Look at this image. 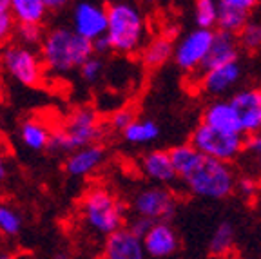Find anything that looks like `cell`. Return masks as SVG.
<instances>
[{"label":"cell","instance_id":"ffe728a7","mask_svg":"<svg viewBox=\"0 0 261 259\" xmlns=\"http://www.w3.org/2000/svg\"><path fill=\"white\" fill-rule=\"evenodd\" d=\"M174 44L171 35H160L149 40L140 51V60L147 69H158L174 57Z\"/></svg>","mask_w":261,"mask_h":259},{"label":"cell","instance_id":"4dcf8cb0","mask_svg":"<svg viewBox=\"0 0 261 259\" xmlns=\"http://www.w3.org/2000/svg\"><path fill=\"white\" fill-rule=\"evenodd\" d=\"M78 73H80L82 80L89 82V84H94V82L103 74V60L94 55V57H91L86 64L82 65Z\"/></svg>","mask_w":261,"mask_h":259},{"label":"cell","instance_id":"7402d4cb","mask_svg":"<svg viewBox=\"0 0 261 259\" xmlns=\"http://www.w3.org/2000/svg\"><path fill=\"white\" fill-rule=\"evenodd\" d=\"M11 13L18 25H42L49 9L45 0H11Z\"/></svg>","mask_w":261,"mask_h":259},{"label":"cell","instance_id":"ba28073f","mask_svg":"<svg viewBox=\"0 0 261 259\" xmlns=\"http://www.w3.org/2000/svg\"><path fill=\"white\" fill-rule=\"evenodd\" d=\"M214 33L208 29L194 28L191 31L184 33L174 44V60L176 67L187 74L201 73L205 65V60L211 51L212 40H214Z\"/></svg>","mask_w":261,"mask_h":259},{"label":"cell","instance_id":"3957f363","mask_svg":"<svg viewBox=\"0 0 261 259\" xmlns=\"http://www.w3.org/2000/svg\"><path fill=\"white\" fill-rule=\"evenodd\" d=\"M107 35L114 53L135 55L145 47L147 22L142 9L130 2L107 4Z\"/></svg>","mask_w":261,"mask_h":259},{"label":"cell","instance_id":"9c48e42d","mask_svg":"<svg viewBox=\"0 0 261 259\" xmlns=\"http://www.w3.org/2000/svg\"><path fill=\"white\" fill-rule=\"evenodd\" d=\"M133 214L152 223H169L178 211V198L167 187H143L133 196Z\"/></svg>","mask_w":261,"mask_h":259},{"label":"cell","instance_id":"f546056e","mask_svg":"<svg viewBox=\"0 0 261 259\" xmlns=\"http://www.w3.org/2000/svg\"><path fill=\"white\" fill-rule=\"evenodd\" d=\"M44 37H45V33H44V29H42V25H18L16 24V31H15L16 44L35 49V47H40Z\"/></svg>","mask_w":261,"mask_h":259},{"label":"cell","instance_id":"836d02e7","mask_svg":"<svg viewBox=\"0 0 261 259\" xmlns=\"http://www.w3.org/2000/svg\"><path fill=\"white\" fill-rule=\"evenodd\" d=\"M154 225L152 221H149V219H145V218H140V216H130L129 219H127V225H125V228H129L130 232L135 236H138V238H142L143 239V236L147 234V232L151 230V227Z\"/></svg>","mask_w":261,"mask_h":259},{"label":"cell","instance_id":"d590c367","mask_svg":"<svg viewBox=\"0 0 261 259\" xmlns=\"http://www.w3.org/2000/svg\"><path fill=\"white\" fill-rule=\"evenodd\" d=\"M8 174H9V165H8V160L2 152H0V187L4 185L6 179H8Z\"/></svg>","mask_w":261,"mask_h":259},{"label":"cell","instance_id":"ab89813d","mask_svg":"<svg viewBox=\"0 0 261 259\" xmlns=\"http://www.w3.org/2000/svg\"><path fill=\"white\" fill-rule=\"evenodd\" d=\"M2 87L4 85H2V67H0V98H2Z\"/></svg>","mask_w":261,"mask_h":259},{"label":"cell","instance_id":"d4e9b609","mask_svg":"<svg viewBox=\"0 0 261 259\" xmlns=\"http://www.w3.org/2000/svg\"><path fill=\"white\" fill-rule=\"evenodd\" d=\"M192 16H194L196 28L214 31V28L218 29V2H214V0H198V2H194Z\"/></svg>","mask_w":261,"mask_h":259},{"label":"cell","instance_id":"277c9868","mask_svg":"<svg viewBox=\"0 0 261 259\" xmlns=\"http://www.w3.org/2000/svg\"><path fill=\"white\" fill-rule=\"evenodd\" d=\"M82 218L91 230L107 238L127 225V206L114 192L93 187L82 199Z\"/></svg>","mask_w":261,"mask_h":259},{"label":"cell","instance_id":"44dd1931","mask_svg":"<svg viewBox=\"0 0 261 259\" xmlns=\"http://www.w3.org/2000/svg\"><path fill=\"white\" fill-rule=\"evenodd\" d=\"M18 134H20V142L28 149L40 152V150L49 149L53 131L49 129L45 125V122H42L40 118H25L24 122L20 123Z\"/></svg>","mask_w":261,"mask_h":259},{"label":"cell","instance_id":"74e56055","mask_svg":"<svg viewBox=\"0 0 261 259\" xmlns=\"http://www.w3.org/2000/svg\"><path fill=\"white\" fill-rule=\"evenodd\" d=\"M0 259H18V257L15 254H11V252L0 250Z\"/></svg>","mask_w":261,"mask_h":259},{"label":"cell","instance_id":"cb8c5ba5","mask_svg":"<svg viewBox=\"0 0 261 259\" xmlns=\"http://www.w3.org/2000/svg\"><path fill=\"white\" fill-rule=\"evenodd\" d=\"M236 243V228L230 221H221L208 239V254L212 257H227L234 250Z\"/></svg>","mask_w":261,"mask_h":259},{"label":"cell","instance_id":"ac0fdd59","mask_svg":"<svg viewBox=\"0 0 261 259\" xmlns=\"http://www.w3.org/2000/svg\"><path fill=\"white\" fill-rule=\"evenodd\" d=\"M240 51L241 49H240V44H238L236 35L216 31L214 33V40H212L211 51H208V57H207V60H205L201 73L208 71V69H216V67H221V65L238 62Z\"/></svg>","mask_w":261,"mask_h":259},{"label":"cell","instance_id":"4316f807","mask_svg":"<svg viewBox=\"0 0 261 259\" xmlns=\"http://www.w3.org/2000/svg\"><path fill=\"white\" fill-rule=\"evenodd\" d=\"M238 44L241 51L250 55L261 53V20H250L243 31L238 35Z\"/></svg>","mask_w":261,"mask_h":259},{"label":"cell","instance_id":"2e32d148","mask_svg":"<svg viewBox=\"0 0 261 259\" xmlns=\"http://www.w3.org/2000/svg\"><path fill=\"white\" fill-rule=\"evenodd\" d=\"M140 170L147 179L158 183L160 187H167L171 183L178 182L169 150L154 149L145 152L140 160Z\"/></svg>","mask_w":261,"mask_h":259},{"label":"cell","instance_id":"1f68e13d","mask_svg":"<svg viewBox=\"0 0 261 259\" xmlns=\"http://www.w3.org/2000/svg\"><path fill=\"white\" fill-rule=\"evenodd\" d=\"M259 191V182H257L254 176L245 174V176H238V183H236V192L241 196L243 199H250L257 194Z\"/></svg>","mask_w":261,"mask_h":259},{"label":"cell","instance_id":"8d00e7d4","mask_svg":"<svg viewBox=\"0 0 261 259\" xmlns=\"http://www.w3.org/2000/svg\"><path fill=\"white\" fill-rule=\"evenodd\" d=\"M45 6H47L49 11H58V9L65 8L67 2L65 0H45Z\"/></svg>","mask_w":261,"mask_h":259},{"label":"cell","instance_id":"7c38bea8","mask_svg":"<svg viewBox=\"0 0 261 259\" xmlns=\"http://www.w3.org/2000/svg\"><path fill=\"white\" fill-rule=\"evenodd\" d=\"M241 76H243V69H241L240 62H232V64L200 73L198 85H200V91H203L205 94L221 100V96L236 89L238 84L241 82Z\"/></svg>","mask_w":261,"mask_h":259},{"label":"cell","instance_id":"6da1fadb","mask_svg":"<svg viewBox=\"0 0 261 259\" xmlns=\"http://www.w3.org/2000/svg\"><path fill=\"white\" fill-rule=\"evenodd\" d=\"M178 182L194 198L221 201L236 192L238 174L232 165L205 158L191 143L169 149Z\"/></svg>","mask_w":261,"mask_h":259},{"label":"cell","instance_id":"83f0119b","mask_svg":"<svg viewBox=\"0 0 261 259\" xmlns=\"http://www.w3.org/2000/svg\"><path fill=\"white\" fill-rule=\"evenodd\" d=\"M241 158H245L249 163V174L261 182V133L247 138L245 152Z\"/></svg>","mask_w":261,"mask_h":259},{"label":"cell","instance_id":"5b68a950","mask_svg":"<svg viewBox=\"0 0 261 259\" xmlns=\"http://www.w3.org/2000/svg\"><path fill=\"white\" fill-rule=\"evenodd\" d=\"M102 136L100 116L91 107H78L69 114L62 127L53 131L49 149L57 152H76L84 147L96 145Z\"/></svg>","mask_w":261,"mask_h":259},{"label":"cell","instance_id":"603a6c76","mask_svg":"<svg viewBox=\"0 0 261 259\" xmlns=\"http://www.w3.org/2000/svg\"><path fill=\"white\" fill-rule=\"evenodd\" d=\"M162 134L160 125L154 120H149V118H136L135 122L130 123L125 131L122 133V138L125 140L129 145H149V143L156 142Z\"/></svg>","mask_w":261,"mask_h":259},{"label":"cell","instance_id":"52a82bcc","mask_svg":"<svg viewBox=\"0 0 261 259\" xmlns=\"http://www.w3.org/2000/svg\"><path fill=\"white\" fill-rule=\"evenodd\" d=\"M0 67L18 84L25 87H38L44 84L45 65L37 49L9 42L0 51Z\"/></svg>","mask_w":261,"mask_h":259},{"label":"cell","instance_id":"5bb4252c","mask_svg":"<svg viewBox=\"0 0 261 259\" xmlns=\"http://www.w3.org/2000/svg\"><path fill=\"white\" fill-rule=\"evenodd\" d=\"M142 241L147 255L152 259H169L179 248V236L171 223H154Z\"/></svg>","mask_w":261,"mask_h":259},{"label":"cell","instance_id":"e575fe53","mask_svg":"<svg viewBox=\"0 0 261 259\" xmlns=\"http://www.w3.org/2000/svg\"><path fill=\"white\" fill-rule=\"evenodd\" d=\"M93 47H94V53H109V51H113L111 49V44H109V38L107 37H102L98 38L96 42H93Z\"/></svg>","mask_w":261,"mask_h":259},{"label":"cell","instance_id":"d6a6232c","mask_svg":"<svg viewBox=\"0 0 261 259\" xmlns=\"http://www.w3.org/2000/svg\"><path fill=\"white\" fill-rule=\"evenodd\" d=\"M135 120H136L135 111L130 109V107H123V109L114 111L113 118H111V125L116 131H120V133H123Z\"/></svg>","mask_w":261,"mask_h":259},{"label":"cell","instance_id":"d6986e66","mask_svg":"<svg viewBox=\"0 0 261 259\" xmlns=\"http://www.w3.org/2000/svg\"><path fill=\"white\" fill-rule=\"evenodd\" d=\"M103 160H106V149L102 145H89L69 154L64 163V169L73 178H86L102 165Z\"/></svg>","mask_w":261,"mask_h":259},{"label":"cell","instance_id":"f35d334b","mask_svg":"<svg viewBox=\"0 0 261 259\" xmlns=\"http://www.w3.org/2000/svg\"><path fill=\"white\" fill-rule=\"evenodd\" d=\"M53 259H71V254L69 252H57L53 255Z\"/></svg>","mask_w":261,"mask_h":259},{"label":"cell","instance_id":"8992f818","mask_svg":"<svg viewBox=\"0 0 261 259\" xmlns=\"http://www.w3.org/2000/svg\"><path fill=\"white\" fill-rule=\"evenodd\" d=\"M191 143L198 152L205 158L216 160L232 165V162L240 160L245 152L247 138L243 134H230L212 129V127L200 123L191 134Z\"/></svg>","mask_w":261,"mask_h":259},{"label":"cell","instance_id":"8fae6325","mask_svg":"<svg viewBox=\"0 0 261 259\" xmlns=\"http://www.w3.org/2000/svg\"><path fill=\"white\" fill-rule=\"evenodd\" d=\"M230 103L240 120L245 138L261 133V87H245L230 94Z\"/></svg>","mask_w":261,"mask_h":259},{"label":"cell","instance_id":"e0dca14e","mask_svg":"<svg viewBox=\"0 0 261 259\" xmlns=\"http://www.w3.org/2000/svg\"><path fill=\"white\" fill-rule=\"evenodd\" d=\"M201 123L212 127V129L221 131V133L241 134L240 120L234 111L230 100H212L207 103L201 114Z\"/></svg>","mask_w":261,"mask_h":259},{"label":"cell","instance_id":"7a4b0ae2","mask_svg":"<svg viewBox=\"0 0 261 259\" xmlns=\"http://www.w3.org/2000/svg\"><path fill=\"white\" fill-rule=\"evenodd\" d=\"M45 71L51 74H69L94 57L93 42L78 37L71 28H53L45 33L40 45Z\"/></svg>","mask_w":261,"mask_h":259},{"label":"cell","instance_id":"4fadbf2b","mask_svg":"<svg viewBox=\"0 0 261 259\" xmlns=\"http://www.w3.org/2000/svg\"><path fill=\"white\" fill-rule=\"evenodd\" d=\"M259 6L257 0H218V29L216 31L240 35L245 25L252 20Z\"/></svg>","mask_w":261,"mask_h":259},{"label":"cell","instance_id":"60d3db41","mask_svg":"<svg viewBox=\"0 0 261 259\" xmlns=\"http://www.w3.org/2000/svg\"><path fill=\"white\" fill-rule=\"evenodd\" d=\"M18 259H35V257H31V255H20Z\"/></svg>","mask_w":261,"mask_h":259},{"label":"cell","instance_id":"f1b7e54d","mask_svg":"<svg viewBox=\"0 0 261 259\" xmlns=\"http://www.w3.org/2000/svg\"><path fill=\"white\" fill-rule=\"evenodd\" d=\"M16 22L11 13V0H0V45H8L15 38Z\"/></svg>","mask_w":261,"mask_h":259},{"label":"cell","instance_id":"30bf717a","mask_svg":"<svg viewBox=\"0 0 261 259\" xmlns=\"http://www.w3.org/2000/svg\"><path fill=\"white\" fill-rule=\"evenodd\" d=\"M107 6L96 2H78L71 11V29L78 37L96 42L107 35Z\"/></svg>","mask_w":261,"mask_h":259},{"label":"cell","instance_id":"484cf974","mask_svg":"<svg viewBox=\"0 0 261 259\" xmlns=\"http://www.w3.org/2000/svg\"><path fill=\"white\" fill-rule=\"evenodd\" d=\"M22 230V216L11 205L0 203V236L16 238Z\"/></svg>","mask_w":261,"mask_h":259},{"label":"cell","instance_id":"9a60e30c","mask_svg":"<svg viewBox=\"0 0 261 259\" xmlns=\"http://www.w3.org/2000/svg\"><path fill=\"white\" fill-rule=\"evenodd\" d=\"M102 259H147V252L142 238L123 227L106 238Z\"/></svg>","mask_w":261,"mask_h":259}]
</instances>
